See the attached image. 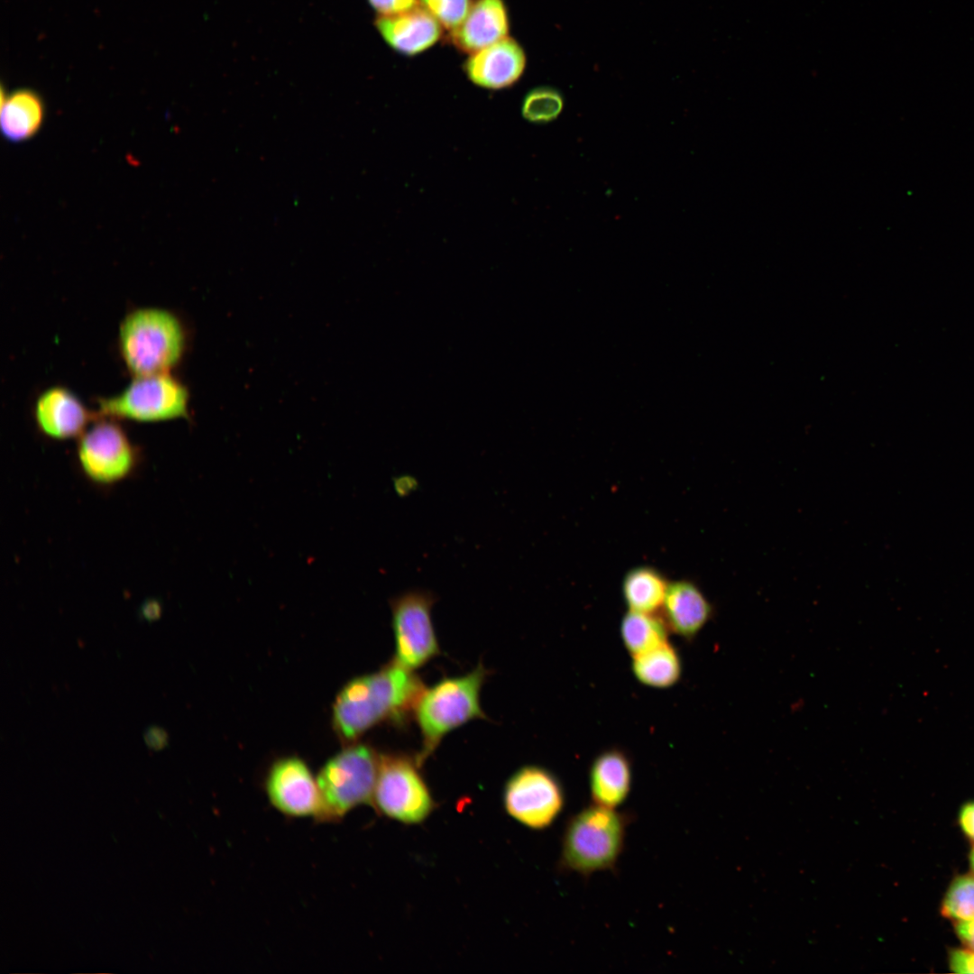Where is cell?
Returning <instances> with one entry per match:
<instances>
[{
  "mask_svg": "<svg viewBox=\"0 0 974 974\" xmlns=\"http://www.w3.org/2000/svg\"><path fill=\"white\" fill-rule=\"evenodd\" d=\"M425 689L414 671L392 659L342 688L333 705L334 729L341 740L352 742L384 721L402 727L414 716Z\"/></svg>",
  "mask_w": 974,
  "mask_h": 974,
  "instance_id": "1",
  "label": "cell"
},
{
  "mask_svg": "<svg viewBox=\"0 0 974 974\" xmlns=\"http://www.w3.org/2000/svg\"><path fill=\"white\" fill-rule=\"evenodd\" d=\"M634 817L631 812L595 804L572 814L564 827L557 870L585 879L596 872L615 871Z\"/></svg>",
  "mask_w": 974,
  "mask_h": 974,
  "instance_id": "2",
  "label": "cell"
},
{
  "mask_svg": "<svg viewBox=\"0 0 974 974\" xmlns=\"http://www.w3.org/2000/svg\"><path fill=\"white\" fill-rule=\"evenodd\" d=\"M187 344L183 322L166 308L133 309L119 325V354L133 376L171 372L182 360Z\"/></svg>",
  "mask_w": 974,
  "mask_h": 974,
  "instance_id": "3",
  "label": "cell"
},
{
  "mask_svg": "<svg viewBox=\"0 0 974 974\" xmlns=\"http://www.w3.org/2000/svg\"><path fill=\"white\" fill-rule=\"evenodd\" d=\"M489 674L479 663L464 675L444 678L425 689L414 712L422 738L416 756L421 766L447 733L470 721L486 718L480 694Z\"/></svg>",
  "mask_w": 974,
  "mask_h": 974,
  "instance_id": "4",
  "label": "cell"
},
{
  "mask_svg": "<svg viewBox=\"0 0 974 974\" xmlns=\"http://www.w3.org/2000/svg\"><path fill=\"white\" fill-rule=\"evenodd\" d=\"M380 754L368 744L354 743L331 758L317 781L320 795L317 822H338L354 808L372 805Z\"/></svg>",
  "mask_w": 974,
  "mask_h": 974,
  "instance_id": "5",
  "label": "cell"
},
{
  "mask_svg": "<svg viewBox=\"0 0 974 974\" xmlns=\"http://www.w3.org/2000/svg\"><path fill=\"white\" fill-rule=\"evenodd\" d=\"M188 388L171 372L133 376L119 393L100 398L98 418L159 422L188 418Z\"/></svg>",
  "mask_w": 974,
  "mask_h": 974,
  "instance_id": "6",
  "label": "cell"
},
{
  "mask_svg": "<svg viewBox=\"0 0 974 974\" xmlns=\"http://www.w3.org/2000/svg\"><path fill=\"white\" fill-rule=\"evenodd\" d=\"M420 767L416 757L380 754L372 805L378 813L409 825L427 819L436 804Z\"/></svg>",
  "mask_w": 974,
  "mask_h": 974,
  "instance_id": "7",
  "label": "cell"
},
{
  "mask_svg": "<svg viewBox=\"0 0 974 974\" xmlns=\"http://www.w3.org/2000/svg\"><path fill=\"white\" fill-rule=\"evenodd\" d=\"M502 802L508 815L533 831L548 829L561 815L566 797L559 778L540 766H524L505 784Z\"/></svg>",
  "mask_w": 974,
  "mask_h": 974,
  "instance_id": "8",
  "label": "cell"
},
{
  "mask_svg": "<svg viewBox=\"0 0 974 974\" xmlns=\"http://www.w3.org/2000/svg\"><path fill=\"white\" fill-rule=\"evenodd\" d=\"M437 598L424 589L405 591L390 601L395 639L393 660L415 671L440 654L431 611Z\"/></svg>",
  "mask_w": 974,
  "mask_h": 974,
  "instance_id": "9",
  "label": "cell"
},
{
  "mask_svg": "<svg viewBox=\"0 0 974 974\" xmlns=\"http://www.w3.org/2000/svg\"><path fill=\"white\" fill-rule=\"evenodd\" d=\"M77 458L89 481L111 485L132 474L138 454L116 419L97 418L78 438Z\"/></svg>",
  "mask_w": 974,
  "mask_h": 974,
  "instance_id": "10",
  "label": "cell"
},
{
  "mask_svg": "<svg viewBox=\"0 0 974 974\" xmlns=\"http://www.w3.org/2000/svg\"><path fill=\"white\" fill-rule=\"evenodd\" d=\"M264 786L269 802L281 814L315 818L320 804L318 785L302 759L289 757L274 762Z\"/></svg>",
  "mask_w": 974,
  "mask_h": 974,
  "instance_id": "11",
  "label": "cell"
},
{
  "mask_svg": "<svg viewBox=\"0 0 974 974\" xmlns=\"http://www.w3.org/2000/svg\"><path fill=\"white\" fill-rule=\"evenodd\" d=\"M33 418L40 431L50 438H78L98 418L69 389L51 386L36 399Z\"/></svg>",
  "mask_w": 974,
  "mask_h": 974,
  "instance_id": "12",
  "label": "cell"
},
{
  "mask_svg": "<svg viewBox=\"0 0 974 974\" xmlns=\"http://www.w3.org/2000/svg\"><path fill=\"white\" fill-rule=\"evenodd\" d=\"M527 57L513 38H503L474 53L464 63V71L475 86L501 90L516 84L523 75Z\"/></svg>",
  "mask_w": 974,
  "mask_h": 974,
  "instance_id": "13",
  "label": "cell"
},
{
  "mask_svg": "<svg viewBox=\"0 0 974 974\" xmlns=\"http://www.w3.org/2000/svg\"><path fill=\"white\" fill-rule=\"evenodd\" d=\"M659 613L670 632L692 640L712 620L714 608L694 582L680 579L669 583Z\"/></svg>",
  "mask_w": 974,
  "mask_h": 974,
  "instance_id": "14",
  "label": "cell"
},
{
  "mask_svg": "<svg viewBox=\"0 0 974 974\" xmlns=\"http://www.w3.org/2000/svg\"><path fill=\"white\" fill-rule=\"evenodd\" d=\"M374 25L395 51L415 56L434 46L442 37V25L425 8L391 16H376Z\"/></svg>",
  "mask_w": 974,
  "mask_h": 974,
  "instance_id": "15",
  "label": "cell"
},
{
  "mask_svg": "<svg viewBox=\"0 0 974 974\" xmlns=\"http://www.w3.org/2000/svg\"><path fill=\"white\" fill-rule=\"evenodd\" d=\"M510 19L504 0H475L463 23L449 33L451 43L474 53L508 37Z\"/></svg>",
  "mask_w": 974,
  "mask_h": 974,
  "instance_id": "16",
  "label": "cell"
},
{
  "mask_svg": "<svg viewBox=\"0 0 974 974\" xmlns=\"http://www.w3.org/2000/svg\"><path fill=\"white\" fill-rule=\"evenodd\" d=\"M632 763L616 748L601 752L589 769V789L593 804L616 809L628 799L632 786Z\"/></svg>",
  "mask_w": 974,
  "mask_h": 974,
  "instance_id": "17",
  "label": "cell"
},
{
  "mask_svg": "<svg viewBox=\"0 0 974 974\" xmlns=\"http://www.w3.org/2000/svg\"><path fill=\"white\" fill-rule=\"evenodd\" d=\"M669 583L650 565H637L627 571L621 581V593L629 611L660 612Z\"/></svg>",
  "mask_w": 974,
  "mask_h": 974,
  "instance_id": "18",
  "label": "cell"
},
{
  "mask_svg": "<svg viewBox=\"0 0 974 974\" xmlns=\"http://www.w3.org/2000/svg\"><path fill=\"white\" fill-rule=\"evenodd\" d=\"M631 670L644 685L665 689L675 685L682 675V661L677 649L666 641L648 651L632 657Z\"/></svg>",
  "mask_w": 974,
  "mask_h": 974,
  "instance_id": "19",
  "label": "cell"
},
{
  "mask_svg": "<svg viewBox=\"0 0 974 974\" xmlns=\"http://www.w3.org/2000/svg\"><path fill=\"white\" fill-rule=\"evenodd\" d=\"M42 117V103L29 90L16 91L2 101L1 128L5 136L12 141L32 136L40 128Z\"/></svg>",
  "mask_w": 974,
  "mask_h": 974,
  "instance_id": "20",
  "label": "cell"
},
{
  "mask_svg": "<svg viewBox=\"0 0 974 974\" xmlns=\"http://www.w3.org/2000/svg\"><path fill=\"white\" fill-rule=\"evenodd\" d=\"M669 629L660 613L629 611L620 622L621 640L631 657L668 641Z\"/></svg>",
  "mask_w": 974,
  "mask_h": 974,
  "instance_id": "21",
  "label": "cell"
},
{
  "mask_svg": "<svg viewBox=\"0 0 974 974\" xmlns=\"http://www.w3.org/2000/svg\"><path fill=\"white\" fill-rule=\"evenodd\" d=\"M563 107L564 97L558 90L550 87H538L524 96L521 115L532 124H547L556 119Z\"/></svg>",
  "mask_w": 974,
  "mask_h": 974,
  "instance_id": "22",
  "label": "cell"
},
{
  "mask_svg": "<svg viewBox=\"0 0 974 974\" xmlns=\"http://www.w3.org/2000/svg\"><path fill=\"white\" fill-rule=\"evenodd\" d=\"M943 916L960 922L974 919V876L953 879L942 903Z\"/></svg>",
  "mask_w": 974,
  "mask_h": 974,
  "instance_id": "23",
  "label": "cell"
},
{
  "mask_svg": "<svg viewBox=\"0 0 974 974\" xmlns=\"http://www.w3.org/2000/svg\"><path fill=\"white\" fill-rule=\"evenodd\" d=\"M422 7L434 16L442 27L450 32L466 17L472 0H419Z\"/></svg>",
  "mask_w": 974,
  "mask_h": 974,
  "instance_id": "24",
  "label": "cell"
},
{
  "mask_svg": "<svg viewBox=\"0 0 974 974\" xmlns=\"http://www.w3.org/2000/svg\"><path fill=\"white\" fill-rule=\"evenodd\" d=\"M377 16H391L411 11L418 6L419 0H367Z\"/></svg>",
  "mask_w": 974,
  "mask_h": 974,
  "instance_id": "25",
  "label": "cell"
},
{
  "mask_svg": "<svg viewBox=\"0 0 974 974\" xmlns=\"http://www.w3.org/2000/svg\"><path fill=\"white\" fill-rule=\"evenodd\" d=\"M949 966L955 973H974V950L953 949L949 955Z\"/></svg>",
  "mask_w": 974,
  "mask_h": 974,
  "instance_id": "26",
  "label": "cell"
},
{
  "mask_svg": "<svg viewBox=\"0 0 974 974\" xmlns=\"http://www.w3.org/2000/svg\"><path fill=\"white\" fill-rule=\"evenodd\" d=\"M959 823L965 835L974 841V801L968 802L960 807Z\"/></svg>",
  "mask_w": 974,
  "mask_h": 974,
  "instance_id": "27",
  "label": "cell"
},
{
  "mask_svg": "<svg viewBox=\"0 0 974 974\" xmlns=\"http://www.w3.org/2000/svg\"><path fill=\"white\" fill-rule=\"evenodd\" d=\"M955 931L960 940L969 949L974 950V919L958 922Z\"/></svg>",
  "mask_w": 974,
  "mask_h": 974,
  "instance_id": "28",
  "label": "cell"
},
{
  "mask_svg": "<svg viewBox=\"0 0 974 974\" xmlns=\"http://www.w3.org/2000/svg\"><path fill=\"white\" fill-rule=\"evenodd\" d=\"M145 741L152 749H161L167 742L165 731L159 728H152L145 733Z\"/></svg>",
  "mask_w": 974,
  "mask_h": 974,
  "instance_id": "29",
  "label": "cell"
},
{
  "mask_svg": "<svg viewBox=\"0 0 974 974\" xmlns=\"http://www.w3.org/2000/svg\"><path fill=\"white\" fill-rule=\"evenodd\" d=\"M969 864H970L971 870L974 873V846H973V848H972V850L970 851V854H969Z\"/></svg>",
  "mask_w": 974,
  "mask_h": 974,
  "instance_id": "30",
  "label": "cell"
}]
</instances>
